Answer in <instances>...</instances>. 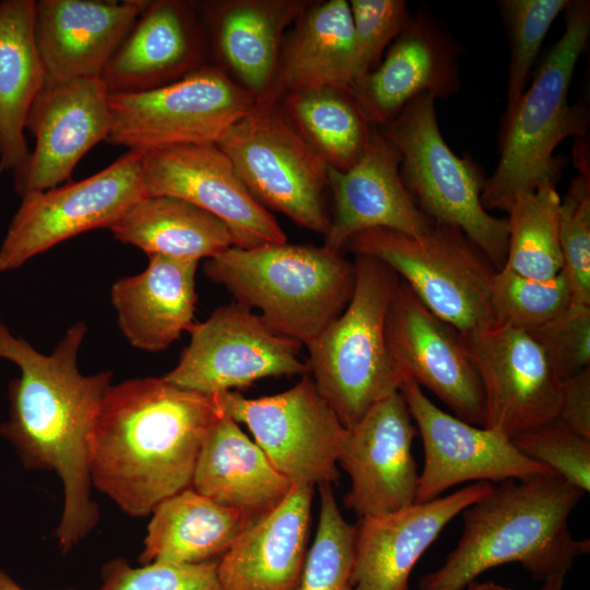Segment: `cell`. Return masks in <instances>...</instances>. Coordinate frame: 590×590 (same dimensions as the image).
Returning <instances> with one entry per match:
<instances>
[{
    "label": "cell",
    "mask_w": 590,
    "mask_h": 590,
    "mask_svg": "<svg viewBox=\"0 0 590 590\" xmlns=\"http://www.w3.org/2000/svg\"><path fill=\"white\" fill-rule=\"evenodd\" d=\"M85 333V323L75 322L48 355L0 323V358L21 373L10 382V417L0 433L26 468L52 471L61 480L63 509L55 535L63 554L99 520L91 498L90 440L113 374H81L78 354Z\"/></svg>",
    "instance_id": "cell-1"
},
{
    "label": "cell",
    "mask_w": 590,
    "mask_h": 590,
    "mask_svg": "<svg viewBox=\"0 0 590 590\" xmlns=\"http://www.w3.org/2000/svg\"><path fill=\"white\" fill-rule=\"evenodd\" d=\"M221 416L213 396L163 377L110 385L90 440L92 485L128 516L151 515L191 487L201 447Z\"/></svg>",
    "instance_id": "cell-2"
},
{
    "label": "cell",
    "mask_w": 590,
    "mask_h": 590,
    "mask_svg": "<svg viewBox=\"0 0 590 590\" xmlns=\"http://www.w3.org/2000/svg\"><path fill=\"white\" fill-rule=\"evenodd\" d=\"M585 492L558 473L500 482L462 511L463 530L445 563L418 590H464L484 571L519 563L535 581L565 577L590 550L568 519Z\"/></svg>",
    "instance_id": "cell-3"
},
{
    "label": "cell",
    "mask_w": 590,
    "mask_h": 590,
    "mask_svg": "<svg viewBox=\"0 0 590 590\" xmlns=\"http://www.w3.org/2000/svg\"><path fill=\"white\" fill-rule=\"evenodd\" d=\"M565 30L538 67L517 105L504 114L499 157L481 193L483 208L508 212L520 193L559 179L564 165L556 146L568 137L588 134L585 103H568L577 61L590 36V2L570 0Z\"/></svg>",
    "instance_id": "cell-4"
},
{
    "label": "cell",
    "mask_w": 590,
    "mask_h": 590,
    "mask_svg": "<svg viewBox=\"0 0 590 590\" xmlns=\"http://www.w3.org/2000/svg\"><path fill=\"white\" fill-rule=\"evenodd\" d=\"M206 278L236 303L260 310L276 332L308 346L349 304L354 262L324 246H232L204 263Z\"/></svg>",
    "instance_id": "cell-5"
},
{
    "label": "cell",
    "mask_w": 590,
    "mask_h": 590,
    "mask_svg": "<svg viewBox=\"0 0 590 590\" xmlns=\"http://www.w3.org/2000/svg\"><path fill=\"white\" fill-rule=\"evenodd\" d=\"M354 267L349 304L307 346L309 375L345 427L399 392L406 377L386 338L387 315L400 278L368 256H355Z\"/></svg>",
    "instance_id": "cell-6"
},
{
    "label": "cell",
    "mask_w": 590,
    "mask_h": 590,
    "mask_svg": "<svg viewBox=\"0 0 590 590\" xmlns=\"http://www.w3.org/2000/svg\"><path fill=\"white\" fill-rule=\"evenodd\" d=\"M436 101L418 95L380 129L399 152L401 179L421 212L433 223L459 228L499 270L507 256V219L483 208L485 173L472 157H459L449 148Z\"/></svg>",
    "instance_id": "cell-7"
},
{
    "label": "cell",
    "mask_w": 590,
    "mask_h": 590,
    "mask_svg": "<svg viewBox=\"0 0 590 590\" xmlns=\"http://www.w3.org/2000/svg\"><path fill=\"white\" fill-rule=\"evenodd\" d=\"M343 250L388 266L433 314L461 335L498 326L491 305L497 270L459 228L433 223L416 236L373 228L353 235Z\"/></svg>",
    "instance_id": "cell-8"
},
{
    "label": "cell",
    "mask_w": 590,
    "mask_h": 590,
    "mask_svg": "<svg viewBox=\"0 0 590 590\" xmlns=\"http://www.w3.org/2000/svg\"><path fill=\"white\" fill-rule=\"evenodd\" d=\"M216 145L261 205L303 228L327 234L330 216L324 190L329 165L278 104H256Z\"/></svg>",
    "instance_id": "cell-9"
},
{
    "label": "cell",
    "mask_w": 590,
    "mask_h": 590,
    "mask_svg": "<svg viewBox=\"0 0 590 590\" xmlns=\"http://www.w3.org/2000/svg\"><path fill=\"white\" fill-rule=\"evenodd\" d=\"M256 103L222 67L204 64L160 87L109 93L110 127L105 142L141 152L217 143Z\"/></svg>",
    "instance_id": "cell-10"
},
{
    "label": "cell",
    "mask_w": 590,
    "mask_h": 590,
    "mask_svg": "<svg viewBox=\"0 0 590 590\" xmlns=\"http://www.w3.org/2000/svg\"><path fill=\"white\" fill-rule=\"evenodd\" d=\"M221 412L245 424L273 467L293 484L337 482L346 427L319 393L309 374L273 396L214 394Z\"/></svg>",
    "instance_id": "cell-11"
},
{
    "label": "cell",
    "mask_w": 590,
    "mask_h": 590,
    "mask_svg": "<svg viewBox=\"0 0 590 590\" xmlns=\"http://www.w3.org/2000/svg\"><path fill=\"white\" fill-rule=\"evenodd\" d=\"M189 331V344L163 377L180 388L214 396L266 377L309 374L299 358L302 344L238 303L216 308Z\"/></svg>",
    "instance_id": "cell-12"
},
{
    "label": "cell",
    "mask_w": 590,
    "mask_h": 590,
    "mask_svg": "<svg viewBox=\"0 0 590 590\" xmlns=\"http://www.w3.org/2000/svg\"><path fill=\"white\" fill-rule=\"evenodd\" d=\"M143 152L129 150L96 174L22 198L0 247V271L16 269L73 236L109 228L143 198Z\"/></svg>",
    "instance_id": "cell-13"
},
{
    "label": "cell",
    "mask_w": 590,
    "mask_h": 590,
    "mask_svg": "<svg viewBox=\"0 0 590 590\" xmlns=\"http://www.w3.org/2000/svg\"><path fill=\"white\" fill-rule=\"evenodd\" d=\"M400 392L424 447L414 504L430 502L469 481L492 483L556 473L523 455L504 434L444 412L412 378H404Z\"/></svg>",
    "instance_id": "cell-14"
},
{
    "label": "cell",
    "mask_w": 590,
    "mask_h": 590,
    "mask_svg": "<svg viewBox=\"0 0 590 590\" xmlns=\"http://www.w3.org/2000/svg\"><path fill=\"white\" fill-rule=\"evenodd\" d=\"M140 182L143 197L178 198L216 216L236 247L287 243L276 220L249 192L216 143L143 152Z\"/></svg>",
    "instance_id": "cell-15"
},
{
    "label": "cell",
    "mask_w": 590,
    "mask_h": 590,
    "mask_svg": "<svg viewBox=\"0 0 590 590\" xmlns=\"http://www.w3.org/2000/svg\"><path fill=\"white\" fill-rule=\"evenodd\" d=\"M461 337L481 381L484 427L512 439L556 420L560 381L527 331L496 326Z\"/></svg>",
    "instance_id": "cell-16"
},
{
    "label": "cell",
    "mask_w": 590,
    "mask_h": 590,
    "mask_svg": "<svg viewBox=\"0 0 590 590\" xmlns=\"http://www.w3.org/2000/svg\"><path fill=\"white\" fill-rule=\"evenodd\" d=\"M389 350L406 377L432 391L467 423L484 426L481 381L462 337L400 280L387 320Z\"/></svg>",
    "instance_id": "cell-17"
},
{
    "label": "cell",
    "mask_w": 590,
    "mask_h": 590,
    "mask_svg": "<svg viewBox=\"0 0 590 590\" xmlns=\"http://www.w3.org/2000/svg\"><path fill=\"white\" fill-rule=\"evenodd\" d=\"M416 434L400 391L346 427L338 464L351 480L344 498L347 509L361 518L414 505L420 475L412 452Z\"/></svg>",
    "instance_id": "cell-18"
},
{
    "label": "cell",
    "mask_w": 590,
    "mask_h": 590,
    "mask_svg": "<svg viewBox=\"0 0 590 590\" xmlns=\"http://www.w3.org/2000/svg\"><path fill=\"white\" fill-rule=\"evenodd\" d=\"M108 94L101 78L40 91L25 122L35 146L25 168L13 176L14 191L21 198L60 186L92 148L106 141Z\"/></svg>",
    "instance_id": "cell-19"
},
{
    "label": "cell",
    "mask_w": 590,
    "mask_h": 590,
    "mask_svg": "<svg viewBox=\"0 0 590 590\" xmlns=\"http://www.w3.org/2000/svg\"><path fill=\"white\" fill-rule=\"evenodd\" d=\"M459 86L458 45L435 17L417 11L378 67L355 82L351 93L367 119L382 127L418 95L447 99Z\"/></svg>",
    "instance_id": "cell-20"
},
{
    "label": "cell",
    "mask_w": 590,
    "mask_h": 590,
    "mask_svg": "<svg viewBox=\"0 0 590 590\" xmlns=\"http://www.w3.org/2000/svg\"><path fill=\"white\" fill-rule=\"evenodd\" d=\"M494 484L475 482L447 496L354 524L351 590H410V575L442 529L487 494Z\"/></svg>",
    "instance_id": "cell-21"
},
{
    "label": "cell",
    "mask_w": 590,
    "mask_h": 590,
    "mask_svg": "<svg viewBox=\"0 0 590 590\" xmlns=\"http://www.w3.org/2000/svg\"><path fill=\"white\" fill-rule=\"evenodd\" d=\"M146 1L35 0L44 88L101 78Z\"/></svg>",
    "instance_id": "cell-22"
},
{
    "label": "cell",
    "mask_w": 590,
    "mask_h": 590,
    "mask_svg": "<svg viewBox=\"0 0 590 590\" xmlns=\"http://www.w3.org/2000/svg\"><path fill=\"white\" fill-rule=\"evenodd\" d=\"M197 9L148 0L101 75L108 93L152 90L203 67L208 38Z\"/></svg>",
    "instance_id": "cell-23"
},
{
    "label": "cell",
    "mask_w": 590,
    "mask_h": 590,
    "mask_svg": "<svg viewBox=\"0 0 590 590\" xmlns=\"http://www.w3.org/2000/svg\"><path fill=\"white\" fill-rule=\"evenodd\" d=\"M328 188L333 197V215L323 246L342 252L355 234L388 228L421 235L433 222L417 208L400 176L397 148L374 125L362 158L347 170L329 166Z\"/></svg>",
    "instance_id": "cell-24"
},
{
    "label": "cell",
    "mask_w": 590,
    "mask_h": 590,
    "mask_svg": "<svg viewBox=\"0 0 590 590\" xmlns=\"http://www.w3.org/2000/svg\"><path fill=\"white\" fill-rule=\"evenodd\" d=\"M314 491V485L293 484L274 509L237 538L217 560L223 590H297Z\"/></svg>",
    "instance_id": "cell-25"
},
{
    "label": "cell",
    "mask_w": 590,
    "mask_h": 590,
    "mask_svg": "<svg viewBox=\"0 0 590 590\" xmlns=\"http://www.w3.org/2000/svg\"><path fill=\"white\" fill-rule=\"evenodd\" d=\"M282 51L266 93L256 104L275 105L304 88L335 87L351 92L357 58L350 2H311Z\"/></svg>",
    "instance_id": "cell-26"
},
{
    "label": "cell",
    "mask_w": 590,
    "mask_h": 590,
    "mask_svg": "<svg viewBox=\"0 0 590 590\" xmlns=\"http://www.w3.org/2000/svg\"><path fill=\"white\" fill-rule=\"evenodd\" d=\"M311 2L223 0L201 5L203 27L219 58L256 102L273 78L284 30Z\"/></svg>",
    "instance_id": "cell-27"
},
{
    "label": "cell",
    "mask_w": 590,
    "mask_h": 590,
    "mask_svg": "<svg viewBox=\"0 0 590 590\" xmlns=\"http://www.w3.org/2000/svg\"><path fill=\"white\" fill-rule=\"evenodd\" d=\"M198 263L151 256L143 272L115 282L110 299L132 346L160 352L192 328Z\"/></svg>",
    "instance_id": "cell-28"
},
{
    "label": "cell",
    "mask_w": 590,
    "mask_h": 590,
    "mask_svg": "<svg viewBox=\"0 0 590 590\" xmlns=\"http://www.w3.org/2000/svg\"><path fill=\"white\" fill-rule=\"evenodd\" d=\"M292 486L238 423L222 413L201 447L191 487L256 522L274 509Z\"/></svg>",
    "instance_id": "cell-29"
},
{
    "label": "cell",
    "mask_w": 590,
    "mask_h": 590,
    "mask_svg": "<svg viewBox=\"0 0 590 590\" xmlns=\"http://www.w3.org/2000/svg\"><path fill=\"white\" fill-rule=\"evenodd\" d=\"M34 8L35 0L0 1V173L13 176L28 162L25 122L45 83Z\"/></svg>",
    "instance_id": "cell-30"
},
{
    "label": "cell",
    "mask_w": 590,
    "mask_h": 590,
    "mask_svg": "<svg viewBox=\"0 0 590 590\" xmlns=\"http://www.w3.org/2000/svg\"><path fill=\"white\" fill-rule=\"evenodd\" d=\"M141 565L199 564L225 554L255 521L188 487L160 503L152 511Z\"/></svg>",
    "instance_id": "cell-31"
},
{
    "label": "cell",
    "mask_w": 590,
    "mask_h": 590,
    "mask_svg": "<svg viewBox=\"0 0 590 590\" xmlns=\"http://www.w3.org/2000/svg\"><path fill=\"white\" fill-rule=\"evenodd\" d=\"M108 229L115 239L140 248L149 257L199 262L234 246L233 235L221 220L168 196L141 198Z\"/></svg>",
    "instance_id": "cell-32"
},
{
    "label": "cell",
    "mask_w": 590,
    "mask_h": 590,
    "mask_svg": "<svg viewBox=\"0 0 590 590\" xmlns=\"http://www.w3.org/2000/svg\"><path fill=\"white\" fill-rule=\"evenodd\" d=\"M283 98L287 119L330 167L347 170L362 158L374 125L351 92L312 87Z\"/></svg>",
    "instance_id": "cell-33"
},
{
    "label": "cell",
    "mask_w": 590,
    "mask_h": 590,
    "mask_svg": "<svg viewBox=\"0 0 590 590\" xmlns=\"http://www.w3.org/2000/svg\"><path fill=\"white\" fill-rule=\"evenodd\" d=\"M559 205L560 197L550 184L517 197L507 212L505 267L534 280H550L563 270Z\"/></svg>",
    "instance_id": "cell-34"
},
{
    "label": "cell",
    "mask_w": 590,
    "mask_h": 590,
    "mask_svg": "<svg viewBox=\"0 0 590 590\" xmlns=\"http://www.w3.org/2000/svg\"><path fill=\"white\" fill-rule=\"evenodd\" d=\"M571 303V287L563 270L550 280H534L504 266L495 272L491 285V305L498 326L529 331L557 317Z\"/></svg>",
    "instance_id": "cell-35"
},
{
    "label": "cell",
    "mask_w": 590,
    "mask_h": 590,
    "mask_svg": "<svg viewBox=\"0 0 590 590\" xmlns=\"http://www.w3.org/2000/svg\"><path fill=\"white\" fill-rule=\"evenodd\" d=\"M316 536L307 552L297 590H351L354 524L341 514L330 483L319 485Z\"/></svg>",
    "instance_id": "cell-36"
},
{
    "label": "cell",
    "mask_w": 590,
    "mask_h": 590,
    "mask_svg": "<svg viewBox=\"0 0 590 590\" xmlns=\"http://www.w3.org/2000/svg\"><path fill=\"white\" fill-rule=\"evenodd\" d=\"M498 3L510 47L504 113L507 114L526 92L548 28L570 0H503Z\"/></svg>",
    "instance_id": "cell-37"
},
{
    "label": "cell",
    "mask_w": 590,
    "mask_h": 590,
    "mask_svg": "<svg viewBox=\"0 0 590 590\" xmlns=\"http://www.w3.org/2000/svg\"><path fill=\"white\" fill-rule=\"evenodd\" d=\"M559 243L573 303L590 305V175L578 174L560 198Z\"/></svg>",
    "instance_id": "cell-38"
},
{
    "label": "cell",
    "mask_w": 590,
    "mask_h": 590,
    "mask_svg": "<svg viewBox=\"0 0 590 590\" xmlns=\"http://www.w3.org/2000/svg\"><path fill=\"white\" fill-rule=\"evenodd\" d=\"M96 590H223L217 577V560L199 564L150 563L133 567L116 557L101 569Z\"/></svg>",
    "instance_id": "cell-39"
},
{
    "label": "cell",
    "mask_w": 590,
    "mask_h": 590,
    "mask_svg": "<svg viewBox=\"0 0 590 590\" xmlns=\"http://www.w3.org/2000/svg\"><path fill=\"white\" fill-rule=\"evenodd\" d=\"M515 446L527 457L544 463L585 493L590 489V439L557 420L519 434Z\"/></svg>",
    "instance_id": "cell-40"
},
{
    "label": "cell",
    "mask_w": 590,
    "mask_h": 590,
    "mask_svg": "<svg viewBox=\"0 0 590 590\" xmlns=\"http://www.w3.org/2000/svg\"><path fill=\"white\" fill-rule=\"evenodd\" d=\"M527 332L560 382L590 368V305L571 303L557 317Z\"/></svg>",
    "instance_id": "cell-41"
},
{
    "label": "cell",
    "mask_w": 590,
    "mask_h": 590,
    "mask_svg": "<svg viewBox=\"0 0 590 590\" xmlns=\"http://www.w3.org/2000/svg\"><path fill=\"white\" fill-rule=\"evenodd\" d=\"M350 8L356 46L357 82L378 67L385 49L408 26L412 13L403 0H351Z\"/></svg>",
    "instance_id": "cell-42"
},
{
    "label": "cell",
    "mask_w": 590,
    "mask_h": 590,
    "mask_svg": "<svg viewBox=\"0 0 590 590\" xmlns=\"http://www.w3.org/2000/svg\"><path fill=\"white\" fill-rule=\"evenodd\" d=\"M556 420L590 439V368L560 382V401Z\"/></svg>",
    "instance_id": "cell-43"
},
{
    "label": "cell",
    "mask_w": 590,
    "mask_h": 590,
    "mask_svg": "<svg viewBox=\"0 0 590 590\" xmlns=\"http://www.w3.org/2000/svg\"><path fill=\"white\" fill-rule=\"evenodd\" d=\"M565 577H553L543 582V587L540 590H562ZM474 590H512L510 588L503 587L492 581L475 582Z\"/></svg>",
    "instance_id": "cell-44"
},
{
    "label": "cell",
    "mask_w": 590,
    "mask_h": 590,
    "mask_svg": "<svg viewBox=\"0 0 590 590\" xmlns=\"http://www.w3.org/2000/svg\"><path fill=\"white\" fill-rule=\"evenodd\" d=\"M0 590H27L21 587L14 579H12L5 571L0 568ZM60 590H75L73 588L60 589Z\"/></svg>",
    "instance_id": "cell-45"
},
{
    "label": "cell",
    "mask_w": 590,
    "mask_h": 590,
    "mask_svg": "<svg viewBox=\"0 0 590 590\" xmlns=\"http://www.w3.org/2000/svg\"><path fill=\"white\" fill-rule=\"evenodd\" d=\"M475 582L476 581H473L472 583H470L464 590H474Z\"/></svg>",
    "instance_id": "cell-46"
}]
</instances>
